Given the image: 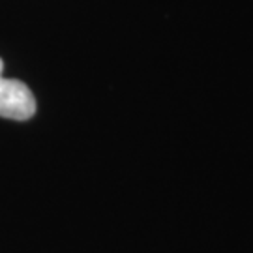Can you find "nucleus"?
I'll use <instances>...</instances> for the list:
<instances>
[{
    "label": "nucleus",
    "mask_w": 253,
    "mask_h": 253,
    "mask_svg": "<svg viewBox=\"0 0 253 253\" xmlns=\"http://www.w3.org/2000/svg\"><path fill=\"white\" fill-rule=\"evenodd\" d=\"M4 62L0 58V117L9 120H28L36 113V100L27 84L19 79L2 75Z\"/></svg>",
    "instance_id": "nucleus-1"
}]
</instances>
